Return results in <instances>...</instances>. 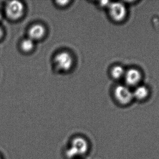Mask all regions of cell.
<instances>
[{
	"instance_id": "cell-1",
	"label": "cell",
	"mask_w": 159,
	"mask_h": 159,
	"mask_svg": "<svg viewBox=\"0 0 159 159\" xmlns=\"http://www.w3.org/2000/svg\"><path fill=\"white\" fill-rule=\"evenodd\" d=\"M89 144L87 141L81 137H75L72 140L71 146L66 152L69 158L75 157L78 156L83 155L88 152Z\"/></svg>"
},
{
	"instance_id": "cell-2",
	"label": "cell",
	"mask_w": 159,
	"mask_h": 159,
	"mask_svg": "<svg viewBox=\"0 0 159 159\" xmlns=\"http://www.w3.org/2000/svg\"><path fill=\"white\" fill-rule=\"evenodd\" d=\"M55 63L57 67L60 70L66 71L71 68L73 59L70 53L61 52L58 53L55 57Z\"/></svg>"
},
{
	"instance_id": "cell-3",
	"label": "cell",
	"mask_w": 159,
	"mask_h": 159,
	"mask_svg": "<svg viewBox=\"0 0 159 159\" xmlns=\"http://www.w3.org/2000/svg\"><path fill=\"white\" fill-rule=\"evenodd\" d=\"M24 11V7L22 3L17 1L9 2L6 7V13L9 18L18 19L22 16Z\"/></svg>"
},
{
	"instance_id": "cell-4",
	"label": "cell",
	"mask_w": 159,
	"mask_h": 159,
	"mask_svg": "<svg viewBox=\"0 0 159 159\" xmlns=\"http://www.w3.org/2000/svg\"><path fill=\"white\" fill-rule=\"evenodd\" d=\"M115 96L121 104L126 105L130 102L134 98L133 93L126 86H118L115 90Z\"/></svg>"
},
{
	"instance_id": "cell-5",
	"label": "cell",
	"mask_w": 159,
	"mask_h": 159,
	"mask_svg": "<svg viewBox=\"0 0 159 159\" xmlns=\"http://www.w3.org/2000/svg\"><path fill=\"white\" fill-rule=\"evenodd\" d=\"M108 7L110 16L114 20L120 21L126 16L127 10L125 6L122 3H110Z\"/></svg>"
},
{
	"instance_id": "cell-6",
	"label": "cell",
	"mask_w": 159,
	"mask_h": 159,
	"mask_svg": "<svg viewBox=\"0 0 159 159\" xmlns=\"http://www.w3.org/2000/svg\"><path fill=\"white\" fill-rule=\"evenodd\" d=\"M125 80L129 86H134L140 81L141 74L140 72L135 69H131L125 72Z\"/></svg>"
},
{
	"instance_id": "cell-7",
	"label": "cell",
	"mask_w": 159,
	"mask_h": 159,
	"mask_svg": "<svg viewBox=\"0 0 159 159\" xmlns=\"http://www.w3.org/2000/svg\"><path fill=\"white\" fill-rule=\"evenodd\" d=\"M45 33V29L41 24H35L30 29L29 31L30 38L32 40H38L44 36Z\"/></svg>"
},
{
	"instance_id": "cell-8",
	"label": "cell",
	"mask_w": 159,
	"mask_h": 159,
	"mask_svg": "<svg viewBox=\"0 0 159 159\" xmlns=\"http://www.w3.org/2000/svg\"><path fill=\"white\" fill-rule=\"evenodd\" d=\"M133 93L134 97L139 100H143L148 95V89L144 86H140L136 88Z\"/></svg>"
},
{
	"instance_id": "cell-9",
	"label": "cell",
	"mask_w": 159,
	"mask_h": 159,
	"mask_svg": "<svg viewBox=\"0 0 159 159\" xmlns=\"http://www.w3.org/2000/svg\"><path fill=\"white\" fill-rule=\"evenodd\" d=\"M34 46V41L30 38H27L22 41L21 47L22 50L26 52L31 51Z\"/></svg>"
},
{
	"instance_id": "cell-10",
	"label": "cell",
	"mask_w": 159,
	"mask_h": 159,
	"mask_svg": "<svg viewBox=\"0 0 159 159\" xmlns=\"http://www.w3.org/2000/svg\"><path fill=\"white\" fill-rule=\"evenodd\" d=\"M125 72L124 68L120 66H116L113 68L112 71V75L115 78L118 79L125 75Z\"/></svg>"
},
{
	"instance_id": "cell-11",
	"label": "cell",
	"mask_w": 159,
	"mask_h": 159,
	"mask_svg": "<svg viewBox=\"0 0 159 159\" xmlns=\"http://www.w3.org/2000/svg\"><path fill=\"white\" fill-rule=\"evenodd\" d=\"M2 29L0 28V39L2 37Z\"/></svg>"
},
{
	"instance_id": "cell-12",
	"label": "cell",
	"mask_w": 159,
	"mask_h": 159,
	"mask_svg": "<svg viewBox=\"0 0 159 159\" xmlns=\"http://www.w3.org/2000/svg\"><path fill=\"white\" fill-rule=\"evenodd\" d=\"M1 18H2V14H1V12H0V19H1Z\"/></svg>"
},
{
	"instance_id": "cell-13",
	"label": "cell",
	"mask_w": 159,
	"mask_h": 159,
	"mask_svg": "<svg viewBox=\"0 0 159 159\" xmlns=\"http://www.w3.org/2000/svg\"><path fill=\"white\" fill-rule=\"evenodd\" d=\"M0 159H3L2 157V156H0Z\"/></svg>"
}]
</instances>
